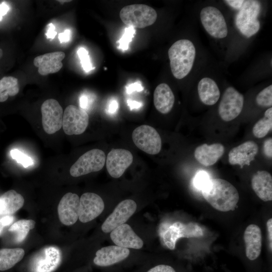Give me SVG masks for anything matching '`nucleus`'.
<instances>
[{"label": "nucleus", "instance_id": "obj_22", "mask_svg": "<svg viewBox=\"0 0 272 272\" xmlns=\"http://www.w3.org/2000/svg\"><path fill=\"white\" fill-rule=\"evenodd\" d=\"M225 148L220 143L210 145L203 144L198 146L194 151V157L201 165L210 166L215 164L223 156Z\"/></svg>", "mask_w": 272, "mask_h": 272}, {"label": "nucleus", "instance_id": "obj_9", "mask_svg": "<svg viewBox=\"0 0 272 272\" xmlns=\"http://www.w3.org/2000/svg\"><path fill=\"white\" fill-rule=\"evenodd\" d=\"M244 97L233 87L226 89L219 104L218 112L221 119L230 121L236 118L241 112Z\"/></svg>", "mask_w": 272, "mask_h": 272}, {"label": "nucleus", "instance_id": "obj_37", "mask_svg": "<svg viewBox=\"0 0 272 272\" xmlns=\"http://www.w3.org/2000/svg\"><path fill=\"white\" fill-rule=\"evenodd\" d=\"M14 220V217L11 215H5L0 218V235L4 228L12 224Z\"/></svg>", "mask_w": 272, "mask_h": 272}, {"label": "nucleus", "instance_id": "obj_47", "mask_svg": "<svg viewBox=\"0 0 272 272\" xmlns=\"http://www.w3.org/2000/svg\"><path fill=\"white\" fill-rule=\"evenodd\" d=\"M127 102L130 110L140 108L142 106L141 103L133 100H128Z\"/></svg>", "mask_w": 272, "mask_h": 272}, {"label": "nucleus", "instance_id": "obj_48", "mask_svg": "<svg viewBox=\"0 0 272 272\" xmlns=\"http://www.w3.org/2000/svg\"><path fill=\"white\" fill-rule=\"evenodd\" d=\"M71 1H67V0H62V1L59 0V1H58V2H59L61 4H63L64 3L70 2Z\"/></svg>", "mask_w": 272, "mask_h": 272}, {"label": "nucleus", "instance_id": "obj_40", "mask_svg": "<svg viewBox=\"0 0 272 272\" xmlns=\"http://www.w3.org/2000/svg\"><path fill=\"white\" fill-rule=\"evenodd\" d=\"M245 1L243 0H226L224 2L229 6L237 10H239L242 7Z\"/></svg>", "mask_w": 272, "mask_h": 272}, {"label": "nucleus", "instance_id": "obj_35", "mask_svg": "<svg viewBox=\"0 0 272 272\" xmlns=\"http://www.w3.org/2000/svg\"><path fill=\"white\" fill-rule=\"evenodd\" d=\"M210 180V177L207 172L200 171L194 177L193 184L196 188L201 190Z\"/></svg>", "mask_w": 272, "mask_h": 272}, {"label": "nucleus", "instance_id": "obj_12", "mask_svg": "<svg viewBox=\"0 0 272 272\" xmlns=\"http://www.w3.org/2000/svg\"><path fill=\"white\" fill-rule=\"evenodd\" d=\"M137 207L135 202L132 199H125L121 201L102 225V231L106 233H109L117 227L125 224L134 213Z\"/></svg>", "mask_w": 272, "mask_h": 272}, {"label": "nucleus", "instance_id": "obj_2", "mask_svg": "<svg viewBox=\"0 0 272 272\" xmlns=\"http://www.w3.org/2000/svg\"><path fill=\"white\" fill-rule=\"evenodd\" d=\"M171 72L177 79L185 77L191 71L196 55L193 43L188 39H180L168 50Z\"/></svg>", "mask_w": 272, "mask_h": 272}, {"label": "nucleus", "instance_id": "obj_36", "mask_svg": "<svg viewBox=\"0 0 272 272\" xmlns=\"http://www.w3.org/2000/svg\"><path fill=\"white\" fill-rule=\"evenodd\" d=\"M147 272H176L174 269L170 265L159 264L151 268Z\"/></svg>", "mask_w": 272, "mask_h": 272}, {"label": "nucleus", "instance_id": "obj_41", "mask_svg": "<svg viewBox=\"0 0 272 272\" xmlns=\"http://www.w3.org/2000/svg\"><path fill=\"white\" fill-rule=\"evenodd\" d=\"M118 107V104L117 100L114 99H111L108 104L107 111L109 114H114L117 111Z\"/></svg>", "mask_w": 272, "mask_h": 272}, {"label": "nucleus", "instance_id": "obj_21", "mask_svg": "<svg viewBox=\"0 0 272 272\" xmlns=\"http://www.w3.org/2000/svg\"><path fill=\"white\" fill-rule=\"evenodd\" d=\"M244 240L247 257L255 260L260 255L262 246V234L259 227L255 224L248 225L245 230Z\"/></svg>", "mask_w": 272, "mask_h": 272}, {"label": "nucleus", "instance_id": "obj_20", "mask_svg": "<svg viewBox=\"0 0 272 272\" xmlns=\"http://www.w3.org/2000/svg\"><path fill=\"white\" fill-rule=\"evenodd\" d=\"M65 57L62 51H55L39 55L34 59V65L42 76L58 72L62 67V60Z\"/></svg>", "mask_w": 272, "mask_h": 272}, {"label": "nucleus", "instance_id": "obj_6", "mask_svg": "<svg viewBox=\"0 0 272 272\" xmlns=\"http://www.w3.org/2000/svg\"><path fill=\"white\" fill-rule=\"evenodd\" d=\"M105 161L106 156L102 150L92 149L82 155L71 166L70 174L77 177L99 171L103 168Z\"/></svg>", "mask_w": 272, "mask_h": 272}, {"label": "nucleus", "instance_id": "obj_13", "mask_svg": "<svg viewBox=\"0 0 272 272\" xmlns=\"http://www.w3.org/2000/svg\"><path fill=\"white\" fill-rule=\"evenodd\" d=\"M104 209L102 198L93 192L83 193L80 198L79 220L82 223L92 221L99 216Z\"/></svg>", "mask_w": 272, "mask_h": 272}, {"label": "nucleus", "instance_id": "obj_8", "mask_svg": "<svg viewBox=\"0 0 272 272\" xmlns=\"http://www.w3.org/2000/svg\"><path fill=\"white\" fill-rule=\"evenodd\" d=\"M203 235L201 227L196 223L184 224L176 222L171 225L164 232L163 239L166 246L170 249L173 250L178 239L199 237Z\"/></svg>", "mask_w": 272, "mask_h": 272}, {"label": "nucleus", "instance_id": "obj_44", "mask_svg": "<svg viewBox=\"0 0 272 272\" xmlns=\"http://www.w3.org/2000/svg\"><path fill=\"white\" fill-rule=\"evenodd\" d=\"M267 231L268 233V238L269 245L270 250L272 249V219L270 218L266 222Z\"/></svg>", "mask_w": 272, "mask_h": 272}, {"label": "nucleus", "instance_id": "obj_46", "mask_svg": "<svg viewBox=\"0 0 272 272\" xmlns=\"http://www.w3.org/2000/svg\"><path fill=\"white\" fill-rule=\"evenodd\" d=\"M10 10L9 6L3 2L0 4V21L3 19V17L5 16Z\"/></svg>", "mask_w": 272, "mask_h": 272}, {"label": "nucleus", "instance_id": "obj_7", "mask_svg": "<svg viewBox=\"0 0 272 272\" xmlns=\"http://www.w3.org/2000/svg\"><path fill=\"white\" fill-rule=\"evenodd\" d=\"M132 139L139 149L147 154L156 155L161 151L160 135L152 126L142 125L136 127L132 133Z\"/></svg>", "mask_w": 272, "mask_h": 272}, {"label": "nucleus", "instance_id": "obj_49", "mask_svg": "<svg viewBox=\"0 0 272 272\" xmlns=\"http://www.w3.org/2000/svg\"><path fill=\"white\" fill-rule=\"evenodd\" d=\"M3 56V50L0 48V58L2 57Z\"/></svg>", "mask_w": 272, "mask_h": 272}, {"label": "nucleus", "instance_id": "obj_29", "mask_svg": "<svg viewBox=\"0 0 272 272\" xmlns=\"http://www.w3.org/2000/svg\"><path fill=\"white\" fill-rule=\"evenodd\" d=\"M264 115L254 124L252 129L253 134L257 138L264 137L272 128V108H268Z\"/></svg>", "mask_w": 272, "mask_h": 272}, {"label": "nucleus", "instance_id": "obj_15", "mask_svg": "<svg viewBox=\"0 0 272 272\" xmlns=\"http://www.w3.org/2000/svg\"><path fill=\"white\" fill-rule=\"evenodd\" d=\"M61 259L59 249L53 246L46 247L33 258L32 270L33 272H52L58 267Z\"/></svg>", "mask_w": 272, "mask_h": 272}, {"label": "nucleus", "instance_id": "obj_25", "mask_svg": "<svg viewBox=\"0 0 272 272\" xmlns=\"http://www.w3.org/2000/svg\"><path fill=\"white\" fill-rule=\"evenodd\" d=\"M197 91L200 101L205 105H213L220 97V91L216 82L212 78L204 77L197 85Z\"/></svg>", "mask_w": 272, "mask_h": 272}, {"label": "nucleus", "instance_id": "obj_23", "mask_svg": "<svg viewBox=\"0 0 272 272\" xmlns=\"http://www.w3.org/2000/svg\"><path fill=\"white\" fill-rule=\"evenodd\" d=\"M251 186L258 197L264 201L272 200V177L266 171H258L252 176Z\"/></svg>", "mask_w": 272, "mask_h": 272}, {"label": "nucleus", "instance_id": "obj_5", "mask_svg": "<svg viewBox=\"0 0 272 272\" xmlns=\"http://www.w3.org/2000/svg\"><path fill=\"white\" fill-rule=\"evenodd\" d=\"M200 19L207 32L215 38L226 37L228 33L225 19L222 12L214 6L203 8L200 12Z\"/></svg>", "mask_w": 272, "mask_h": 272}, {"label": "nucleus", "instance_id": "obj_1", "mask_svg": "<svg viewBox=\"0 0 272 272\" xmlns=\"http://www.w3.org/2000/svg\"><path fill=\"white\" fill-rule=\"evenodd\" d=\"M201 192L204 198L221 212L234 210L239 199L237 189L227 180L220 178L210 179Z\"/></svg>", "mask_w": 272, "mask_h": 272}, {"label": "nucleus", "instance_id": "obj_34", "mask_svg": "<svg viewBox=\"0 0 272 272\" xmlns=\"http://www.w3.org/2000/svg\"><path fill=\"white\" fill-rule=\"evenodd\" d=\"M77 53L81 60L82 67L86 72H89L94 69L90 61L88 52L85 48L80 47Z\"/></svg>", "mask_w": 272, "mask_h": 272}, {"label": "nucleus", "instance_id": "obj_3", "mask_svg": "<svg viewBox=\"0 0 272 272\" xmlns=\"http://www.w3.org/2000/svg\"><path fill=\"white\" fill-rule=\"evenodd\" d=\"M261 5L257 1H245L235 18V24L242 35L249 38L259 30L260 25L257 18Z\"/></svg>", "mask_w": 272, "mask_h": 272}, {"label": "nucleus", "instance_id": "obj_10", "mask_svg": "<svg viewBox=\"0 0 272 272\" xmlns=\"http://www.w3.org/2000/svg\"><path fill=\"white\" fill-rule=\"evenodd\" d=\"M89 124L87 112L80 107L73 105L67 106L63 114L62 128L67 135L83 133Z\"/></svg>", "mask_w": 272, "mask_h": 272}, {"label": "nucleus", "instance_id": "obj_32", "mask_svg": "<svg viewBox=\"0 0 272 272\" xmlns=\"http://www.w3.org/2000/svg\"><path fill=\"white\" fill-rule=\"evenodd\" d=\"M135 32V29L132 27L128 26L125 28L122 37L117 42L120 49L126 50L128 48L129 44L131 41Z\"/></svg>", "mask_w": 272, "mask_h": 272}, {"label": "nucleus", "instance_id": "obj_4", "mask_svg": "<svg viewBox=\"0 0 272 272\" xmlns=\"http://www.w3.org/2000/svg\"><path fill=\"white\" fill-rule=\"evenodd\" d=\"M119 16L127 26L144 28L155 22L157 14L156 11L150 6L134 4L124 7L120 11Z\"/></svg>", "mask_w": 272, "mask_h": 272}, {"label": "nucleus", "instance_id": "obj_31", "mask_svg": "<svg viewBox=\"0 0 272 272\" xmlns=\"http://www.w3.org/2000/svg\"><path fill=\"white\" fill-rule=\"evenodd\" d=\"M256 102L260 106L271 107L272 105V85L265 87L257 94Z\"/></svg>", "mask_w": 272, "mask_h": 272}, {"label": "nucleus", "instance_id": "obj_27", "mask_svg": "<svg viewBox=\"0 0 272 272\" xmlns=\"http://www.w3.org/2000/svg\"><path fill=\"white\" fill-rule=\"evenodd\" d=\"M25 251L21 248L0 249V270L10 269L22 259Z\"/></svg>", "mask_w": 272, "mask_h": 272}, {"label": "nucleus", "instance_id": "obj_43", "mask_svg": "<svg viewBox=\"0 0 272 272\" xmlns=\"http://www.w3.org/2000/svg\"><path fill=\"white\" fill-rule=\"evenodd\" d=\"M71 36V31L70 30L66 29L62 33L58 34V39L60 43L66 42L70 41Z\"/></svg>", "mask_w": 272, "mask_h": 272}, {"label": "nucleus", "instance_id": "obj_18", "mask_svg": "<svg viewBox=\"0 0 272 272\" xmlns=\"http://www.w3.org/2000/svg\"><path fill=\"white\" fill-rule=\"evenodd\" d=\"M129 253L128 248L117 245L104 247L96 252L93 262L99 266H108L124 260L129 256Z\"/></svg>", "mask_w": 272, "mask_h": 272}, {"label": "nucleus", "instance_id": "obj_42", "mask_svg": "<svg viewBox=\"0 0 272 272\" xmlns=\"http://www.w3.org/2000/svg\"><path fill=\"white\" fill-rule=\"evenodd\" d=\"M56 34L54 25L52 23L48 24L47 25V32L45 33L47 38L53 39Z\"/></svg>", "mask_w": 272, "mask_h": 272}, {"label": "nucleus", "instance_id": "obj_24", "mask_svg": "<svg viewBox=\"0 0 272 272\" xmlns=\"http://www.w3.org/2000/svg\"><path fill=\"white\" fill-rule=\"evenodd\" d=\"M175 101L174 94L166 83L158 85L154 92V104L156 109L162 114L169 113Z\"/></svg>", "mask_w": 272, "mask_h": 272}, {"label": "nucleus", "instance_id": "obj_17", "mask_svg": "<svg viewBox=\"0 0 272 272\" xmlns=\"http://www.w3.org/2000/svg\"><path fill=\"white\" fill-rule=\"evenodd\" d=\"M110 238L116 245L123 248L139 249L144 245L142 239L127 224L121 225L113 230L110 233Z\"/></svg>", "mask_w": 272, "mask_h": 272}, {"label": "nucleus", "instance_id": "obj_11", "mask_svg": "<svg viewBox=\"0 0 272 272\" xmlns=\"http://www.w3.org/2000/svg\"><path fill=\"white\" fill-rule=\"evenodd\" d=\"M41 111L42 126L45 132L53 134L62 127L63 112L56 100H46L41 105Z\"/></svg>", "mask_w": 272, "mask_h": 272}, {"label": "nucleus", "instance_id": "obj_26", "mask_svg": "<svg viewBox=\"0 0 272 272\" xmlns=\"http://www.w3.org/2000/svg\"><path fill=\"white\" fill-rule=\"evenodd\" d=\"M23 196L14 190H10L0 196V215H11L23 206Z\"/></svg>", "mask_w": 272, "mask_h": 272}, {"label": "nucleus", "instance_id": "obj_19", "mask_svg": "<svg viewBox=\"0 0 272 272\" xmlns=\"http://www.w3.org/2000/svg\"><path fill=\"white\" fill-rule=\"evenodd\" d=\"M257 144L253 141H246L232 149L228 154L230 164L238 165L241 168L244 165H249L258 153Z\"/></svg>", "mask_w": 272, "mask_h": 272}, {"label": "nucleus", "instance_id": "obj_39", "mask_svg": "<svg viewBox=\"0 0 272 272\" xmlns=\"http://www.w3.org/2000/svg\"><path fill=\"white\" fill-rule=\"evenodd\" d=\"M143 87L140 82H135L129 84L126 87V91L127 94H130L134 91H142Z\"/></svg>", "mask_w": 272, "mask_h": 272}, {"label": "nucleus", "instance_id": "obj_38", "mask_svg": "<svg viewBox=\"0 0 272 272\" xmlns=\"http://www.w3.org/2000/svg\"><path fill=\"white\" fill-rule=\"evenodd\" d=\"M263 151L265 155L269 158L272 157V139H266L263 143Z\"/></svg>", "mask_w": 272, "mask_h": 272}, {"label": "nucleus", "instance_id": "obj_33", "mask_svg": "<svg viewBox=\"0 0 272 272\" xmlns=\"http://www.w3.org/2000/svg\"><path fill=\"white\" fill-rule=\"evenodd\" d=\"M11 156L18 163L26 168L33 164L32 159L18 149H13L10 152Z\"/></svg>", "mask_w": 272, "mask_h": 272}, {"label": "nucleus", "instance_id": "obj_14", "mask_svg": "<svg viewBox=\"0 0 272 272\" xmlns=\"http://www.w3.org/2000/svg\"><path fill=\"white\" fill-rule=\"evenodd\" d=\"M107 170L115 178L121 177L131 164L133 156L131 152L123 149H113L108 154L106 160Z\"/></svg>", "mask_w": 272, "mask_h": 272}, {"label": "nucleus", "instance_id": "obj_30", "mask_svg": "<svg viewBox=\"0 0 272 272\" xmlns=\"http://www.w3.org/2000/svg\"><path fill=\"white\" fill-rule=\"evenodd\" d=\"M35 222L33 220L22 219L13 224L9 231L16 234V240L18 242L23 241L27 237L30 230L35 227Z\"/></svg>", "mask_w": 272, "mask_h": 272}, {"label": "nucleus", "instance_id": "obj_45", "mask_svg": "<svg viewBox=\"0 0 272 272\" xmlns=\"http://www.w3.org/2000/svg\"><path fill=\"white\" fill-rule=\"evenodd\" d=\"M80 108L85 110L87 108L89 100L88 97L86 95H82L79 99Z\"/></svg>", "mask_w": 272, "mask_h": 272}, {"label": "nucleus", "instance_id": "obj_28", "mask_svg": "<svg viewBox=\"0 0 272 272\" xmlns=\"http://www.w3.org/2000/svg\"><path fill=\"white\" fill-rule=\"evenodd\" d=\"M19 92V85L17 78L7 76L0 80V102L6 101L9 96H14Z\"/></svg>", "mask_w": 272, "mask_h": 272}, {"label": "nucleus", "instance_id": "obj_16", "mask_svg": "<svg viewBox=\"0 0 272 272\" xmlns=\"http://www.w3.org/2000/svg\"><path fill=\"white\" fill-rule=\"evenodd\" d=\"M80 198L72 192L65 194L60 199L57 207L58 218L63 224L70 226L79 219Z\"/></svg>", "mask_w": 272, "mask_h": 272}]
</instances>
